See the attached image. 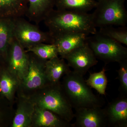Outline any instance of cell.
Returning <instances> with one entry per match:
<instances>
[{
	"instance_id": "1",
	"label": "cell",
	"mask_w": 127,
	"mask_h": 127,
	"mask_svg": "<svg viewBox=\"0 0 127 127\" xmlns=\"http://www.w3.org/2000/svg\"><path fill=\"white\" fill-rule=\"evenodd\" d=\"M43 21L52 37L69 33L89 35L97 32L92 14L88 12L54 9Z\"/></svg>"
},
{
	"instance_id": "2",
	"label": "cell",
	"mask_w": 127,
	"mask_h": 127,
	"mask_svg": "<svg viewBox=\"0 0 127 127\" xmlns=\"http://www.w3.org/2000/svg\"><path fill=\"white\" fill-rule=\"evenodd\" d=\"M61 84L73 108L102 106L103 101L93 93L83 76L71 71L63 77Z\"/></svg>"
},
{
	"instance_id": "3",
	"label": "cell",
	"mask_w": 127,
	"mask_h": 127,
	"mask_svg": "<svg viewBox=\"0 0 127 127\" xmlns=\"http://www.w3.org/2000/svg\"><path fill=\"white\" fill-rule=\"evenodd\" d=\"M41 90L40 93L31 97L35 106L52 111L71 122L74 118L75 114L61 83L48 84Z\"/></svg>"
},
{
	"instance_id": "4",
	"label": "cell",
	"mask_w": 127,
	"mask_h": 127,
	"mask_svg": "<svg viewBox=\"0 0 127 127\" xmlns=\"http://www.w3.org/2000/svg\"><path fill=\"white\" fill-rule=\"evenodd\" d=\"M126 0H99L92 13L96 28L107 26L125 27L127 23Z\"/></svg>"
},
{
	"instance_id": "5",
	"label": "cell",
	"mask_w": 127,
	"mask_h": 127,
	"mask_svg": "<svg viewBox=\"0 0 127 127\" xmlns=\"http://www.w3.org/2000/svg\"><path fill=\"white\" fill-rule=\"evenodd\" d=\"M87 42L97 59L106 64L113 62L119 63L127 59V48L97 32L92 36H88Z\"/></svg>"
},
{
	"instance_id": "6",
	"label": "cell",
	"mask_w": 127,
	"mask_h": 127,
	"mask_svg": "<svg viewBox=\"0 0 127 127\" xmlns=\"http://www.w3.org/2000/svg\"><path fill=\"white\" fill-rule=\"evenodd\" d=\"M14 36L25 49L41 43H52L49 32H44L22 17L13 18Z\"/></svg>"
},
{
	"instance_id": "7",
	"label": "cell",
	"mask_w": 127,
	"mask_h": 127,
	"mask_svg": "<svg viewBox=\"0 0 127 127\" xmlns=\"http://www.w3.org/2000/svg\"><path fill=\"white\" fill-rule=\"evenodd\" d=\"M29 65L27 72L20 83L22 89L28 92L42 89L48 85L45 72L46 60L29 52Z\"/></svg>"
},
{
	"instance_id": "8",
	"label": "cell",
	"mask_w": 127,
	"mask_h": 127,
	"mask_svg": "<svg viewBox=\"0 0 127 127\" xmlns=\"http://www.w3.org/2000/svg\"><path fill=\"white\" fill-rule=\"evenodd\" d=\"M5 61L7 64V70L20 83L28 70L29 56L25 48L14 36L9 46Z\"/></svg>"
},
{
	"instance_id": "9",
	"label": "cell",
	"mask_w": 127,
	"mask_h": 127,
	"mask_svg": "<svg viewBox=\"0 0 127 127\" xmlns=\"http://www.w3.org/2000/svg\"><path fill=\"white\" fill-rule=\"evenodd\" d=\"M63 59L67 61L73 71L84 76L89 69L97 65V59L87 42L66 55Z\"/></svg>"
},
{
	"instance_id": "10",
	"label": "cell",
	"mask_w": 127,
	"mask_h": 127,
	"mask_svg": "<svg viewBox=\"0 0 127 127\" xmlns=\"http://www.w3.org/2000/svg\"><path fill=\"white\" fill-rule=\"evenodd\" d=\"M73 127H107L106 116L102 107H82L75 109Z\"/></svg>"
},
{
	"instance_id": "11",
	"label": "cell",
	"mask_w": 127,
	"mask_h": 127,
	"mask_svg": "<svg viewBox=\"0 0 127 127\" xmlns=\"http://www.w3.org/2000/svg\"><path fill=\"white\" fill-rule=\"evenodd\" d=\"M104 109L107 127H127V96L120 95Z\"/></svg>"
},
{
	"instance_id": "12",
	"label": "cell",
	"mask_w": 127,
	"mask_h": 127,
	"mask_svg": "<svg viewBox=\"0 0 127 127\" xmlns=\"http://www.w3.org/2000/svg\"><path fill=\"white\" fill-rule=\"evenodd\" d=\"M32 126L37 127H73L72 124L52 111L35 106Z\"/></svg>"
},
{
	"instance_id": "13",
	"label": "cell",
	"mask_w": 127,
	"mask_h": 127,
	"mask_svg": "<svg viewBox=\"0 0 127 127\" xmlns=\"http://www.w3.org/2000/svg\"><path fill=\"white\" fill-rule=\"evenodd\" d=\"M88 36L80 33L63 34L53 37L52 43L56 46L59 55L63 58L73 50L86 43Z\"/></svg>"
},
{
	"instance_id": "14",
	"label": "cell",
	"mask_w": 127,
	"mask_h": 127,
	"mask_svg": "<svg viewBox=\"0 0 127 127\" xmlns=\"http://www.w3.org/2000/svg\"><path fill=\"white\" fill-rule=\"evenodd\" d=\"M35 107V104L31 97L25 95L21 96L11 127H32Z\"/></svg>"
},
{
	"instance_id": "15",
	"label": "cell",
	"mask_w": 127,
	"mask_h": 127,
	"mask_svg": "<svg viewBox=\"0 0 127 127\" xmlns=\"http://www.w3.org/2000/svg\"><path fill=\"white\" fill-rule=\"evenodd\" d=\"M28 7L26 16L37 24L44 20L55 6V0H28Z\"/></svg>"
},
{
	"instance_id": "16",
	"label": "cell",
	"mask_w": 127,
	"mask_h": 127,
	"mask_svg": "<svg viewBox=\"0 0 127 127\" xmlns=\"http://www.w3.org/2000/svg\"><path fill=\"white\" fill-rule=\"evenodd\" d=\"M71 71L65 59L61 57H58L46 62L45 72L48 84L60 83L61 78Z\"/></svg>"
},
{
	"instance_id": "17",
	"label": "cell",
	"mask_w": 127,
	"mask_h": 127,
	"mask_svg": "<svg viewBox=\"0 0 127 127\" xmlns=\"http://www.w3.org/2000/svg\"><path fill=\"white\" fill-rule=\"evenodd\" d=\"M28 0H0V17L14 18L26 15Z\"/></svg>"
},
{
	"instance_id": "18",
	"label": "cell",
	"mask_w": 127,
	"mask_h": 127,
	"mask_svg": "<svg viewBox=\"0 0 127 127\" xmlns=\"http://www.w3.org/2000/svg\"><path fill=\"white\" fill-rule=\"evenodd\" d=\"M13 18L0 17V57L5 61L13 37Z\"/></svg>"
},
{
	"instance_id": "19",
	"label": "cell",
	"mask_w": 127,
	"mask_h": 127,
	"mask_svg": "<svg viewBox=\"0 0 127 127\" xmlns=\"http://www.w3.org/2000/svg\"><path fill=\"white\" fill-rule=\"evenodd\" d=\"M97 2L96 0H55L57 10L85 12L95 9Z\"/></svg>"
},
{
	"instance_id": "20",
	"label": "cell",
	"mask_w": 127,
	"mask_h": 127,
	"mask_svg": "<svg viewBox=\"0 0 127 127\" xmlns=\"http://www.w3.org/2000/svg\"><path fill=\"white\" fill-rule=\"evenodd\" d=\"M20 83L7 69L0 75V94L9 100L13 99Z\"/></svg>"
},
{
	"instance_id": "21",
	"label": "cell",
	"mask_w": 127,
	"mask_h": 127,
	"mask_svg": "<svg viewBox=\"0 0 127 127\" xmlns=\"http://www.w3.org/2000/svg\"><path fill=\"white\" fill-rule=\"evenodd\" d=\"M26 52H31L43 60H47L58 57V51L53 43H41L27 49Z\"/></svg>"
},
{
	"instance_id": "22",
	"label": "cell",
	"mask_w": 127,
	"mask_h": 127,
	"mask_svg": "<svg viewBox=\"0 0 127 127\" xmlns=\"http://www.w3.org/2000/svg\"><path fill=\"white\" fill-rule=\"evenodd\" d=\"M106 69L103 67L99 72L90 73L88 79L85 80L87 84L95 89L99 94L106 95L108 80L106 74Z\"/></svg>"
},
{
	"instance_id": "23",
	"label": "cell",
	"mask_w": 127,
	"mask_h": 127,
	"mask_svg": "<svg viewBox=\"0 0 127 127\" xmlns=\"http://www.w3.org/2000/svg\"><path fill=\"white\" fill-rule=\"evenodd\" d=\"M98 33L109 37L122 44L127 46V27L107 26L100 28Z\"/></svg>"
},
{
	"instance_id": "24",
	"label": "cell",
	"mask_w": 127,
	"mask_h": 127,
	"mask_svg": "<svg viewBox=\"0 0 127 127\" xmlns=\"http://www.w3.org/2000/svg\"><path fill=\"white\" fill-rule=\"evenodd\" d=\"M118 78L120 82L119 91L120 95L127 96V59L119 63Z\"/></svg>"
},
{
	"instance_id": "25",
	"label": "cell",
	"mask_w": 127,
	"mask_h": 127,
	"mask_svg": "<svg viewBox=\"0 0 127 127\" xmlns=\"http://www.w3.org/2000/svg\"><path fill=\"white\" fill-rule=\"evenodd\" d=\"M96 0L97 1L99 0Z\"/></svg>"
}]
</instances>
